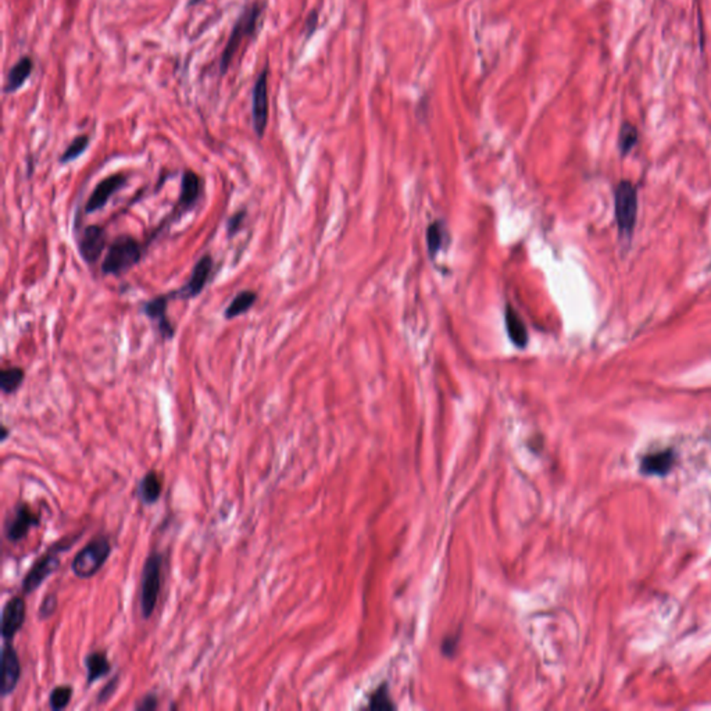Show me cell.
<instances>
[{
  "instance_id": "cell-30",
  "label": "cell",
  "mask_w": 711,
  "mask_h": 711,
  "mask_svg": "<svg viewBox=\"0 0 711 711\" xmlns=\"http://www.w3.org/2000/svg\"><path fill=\"white\" fill-rule=\"evenodd\" d=\"M158 707H159V697H158V695L153 693V692L146 693V695H145L143 697H140V699L135 703V706H134V708H135L136 711H153V710H156Z\"/></svg>"
},
{
  "instance_id": "cell-6",
  "label": "cell",
  "mask_w": 711,
  "mask_h": 711,
  "mask_svg": "<svg viewBox=\"0 0 711 711\" xmlns=\"http://www.w3.org/2000/svg\"><path fill=\"white\" fill-rule=\"evenodd\" d=\"M616 220L621 236L631 238L638 216V193L629 181H621L614 192Z\"/></svg>"
},
{
  "instance_id": "cell-11",
  "label": "cell",
  "mask_w": 711,
  "mask_h": 711,
  "mask_svg": "<svg viewBox=\"0 0 711 711\" xmlns=\"http://www.w3.org/2000/svg\"><path fill=\"white\" fill-rule=\"evenodd\" d=\"M106 247V231L100 225H89L78 240V251L88 264H95Z\"/></svg>"
},
{
  "instance_id": "cell-22",
  "label": "cell",
  "mask_w": 711,
  "mask_h": 711,
  "mask_svg": "<svg viewBox=\"0 0 711 711\" xmlns=\"http://www.w3.org/2000/svg\"><path fill=\"white\" fill-rule=\"evenodd\" d=\"M447 240V231L442 221H434L427 229V246L431 259H435Z\"/></svg>"
},
{
  "instance_id": "cell-4",
  "label": "cell",
  "mask_w": 711,
  "mask_h": 711,
  "mask_svg": "<svg viewBox=\"0 0 711 711\" xmlns=\"http://www.w3.org/2000/svg\"><path fill=\"white\" fill-rule=\"evenodd\" d=\"M81 535H75L71 540L64 539V542L55 543L46 553H43L38 560L32 564V567L25 574L21 588L24 595H31L39 589V586L52 575L60 567V553L70 549Z\"/></svg>"
},
{
  "instance_id": "cell-28",
  "label": "cell",
  "mask_w": 711,
  "mask_h": 711,
  "mask_svg": "<svg viewBox=\"0 0 711 711\" xmlns=\"http://www.w3.org/2000/svg\"><path fill=\"white\" fill-rule=\"evenodd\" d=\"M58 606H59V600H58V595L50 592L47 593L43 600L40 601L39 604V608H38V619L40 621H46L49 619H52L56 612H58Z\"/></svg>"
},
{
  "instance_id": "cell-23",
  "label": "cell",
  "mask_w": 711,
  "mask_h": 711,
  "mask_svg": "<svg viewBox=\"0 0 711 711\" xmlns=\"http://www.w3.org/2000/svg\"><path fill=\"white\" fill-rule=\"evenodd\" d=\"M25 378V373L20 367H9L0 371V388L5 395H12L20 389Z\"/></svg>"
},
{
  "instance_id": "cell-15",
  "label": "cell",
  "mask_w": 711,
  "mask_h": 711,
  "mask_svg": "<svg viewBox=\"0 0 711 711\" xmlns=\"http://www.w3.org/2000/svg\"><path fill=\"white\" fill-rule=\"evenodd\" d=\"M677 462L673 449H663L646 454L640 462V471L646 475H667Z\"/></svg>"
},
{
  "instance_id": "cell-1",
  "label": "cell",
  "mask_w": 711,
  "mask_h": 711,
  "mask_svg": "<svg viewBox=\"0 0 711 711\" xmlns=\"http://www.w3.org/2000/svg\"><path fill=\"white\" fill-rule=\"evenodd\" d=\"M110 538L103 534L93 536L73 558L71 570L77 578L89 579L106 564L112 554Z\"/></svg>"
},
{
  "instance_id": "cell-13",
  "label": "cell",
  "mask_w": 711,
  "mask_h": 711,
  "mask_svg": "<svg viewBox=\"0 0 711 711\" xmlns=\"http://www.w3.org/2000/svg\"><path fill=\"white\" fill-rule=\"evenodd\" d=\"M212 270H213V258L210 255H205L203 258H200L192 270L188 284L184 288H181L177 292V295H173L171 297L178 296L181 299H192V297H196L197 295H200V292L205 289V286L210 278Z\"/></svg>"
},
{
  "instance_id": "cell-27",
  "label": "cell",
  "mask_w": 711,
  "mask_h": 711,
  "mask_svg": "<svg viewBox=\"0 0 711 711\" xmlns=\"http://www.w3.org/2000/svg\"><path fill=\"white\" fill-rule=\"evenodd\" d=\"M88 146H89V136L88 135H79V136L74 138V140L67 146V149L64 150V153L62 155L60 163L66 164V163L74 162L75 159H78L84 153Z\"/></svg>"
},
{
  "instance_id": "cell-17",
  "label": "cell",
  "mask_w": 711,
  "mask_h": 711,
  "mask_svg": "<svg viewBox=\"0 0 711 711\" xmlns=\"http://www.w3.org/2000/svg\"><path fill=\"white\" fill-rule=\"evenodd\" d=\"M86 684L92 685L100 678H105L112 673V663L103 650H93L85 657Z\"/></svg>"
},
{
  "instance_id": "cell-31",
  "label": "cell",
  "mask_w": 711,
  "mask_h": 711,
  "mask_svg": "<svg viewBox=\"0 0 711 711\" xmlns=\"http://www.w3.org/2000/svg\"><path fill=\"white\" fill-rule=\"evenodd\" d=\"M245 214H246L245 210H239L238 213H235L234 216L229 217V220H228V223H227L228 236L235 235V234L242 228V224H243V220H245Z\"/></svg>"
},
{
  "instance_id": "cell-10",
  "label": "cell",
  "mask_w": 711,
  "mask_h": 711,
  "mask_svg": "<svg viewBox=\"0 0 711 711\" xmlns=\"http://www.w3.org/2000/svg\"><path fill=\"white\" fill-rule=\"evenodd\" d=\"M27 619V603L23 596L10 597L3 606L2 612V636L5 640L13 638L21 631Z\"/></svg>"
},
{
  "instance_id": "cell-7",
  "label": "cell",
  "mask_w": 711,
  "mask_h": 711,
  "mask_svg": "<svg viewBox=\"0 0 711 711\" xmlns=\"http://www.w3.org/2000/svg\"><path fill=\"white\" fill-rule=\"evenodd\" d=\"M40 519L32 512L29 504L20 501L10 510L5 523V536L12 543H18L27 538L29 531L39 527Z\"/></svg>"
},
{
  "instance_id": "cell-9",
  "label": "cell",
  "mask_w": 711,
  "mask_h": 711,
  "mask_svg": "<svg viewBox=\"0 0 711 711\" xmlns=\"http://www.w3.org/2000/svg\"><path fill=\"white\" fill-rule=\"evenodd\" d=\"M21 678V663L20 657L12 643L5 640L2 649V682H0V693L6 697L14 692Z\"/></svg>"
},
{
  "instance_id": "cell-25",
  "label": "cell",
  "mask_w": 711,
  "mask_h": 711,
  "mask_svg": "<svg viewBox=\"0 0 711 711\" xmlns=\"http://www.w3.org/2000/svg\"><path fill=\"white\" fill-rule=\"evenodd\" d=\"M367 708H370V710H395L396 708V706L392 701V697L389 695V689H388L386 684H381L375 690H373V693L369 699Z\"/></svg>"
},
{
  "instance_id": "cell-16",
  "label": "cell",
  "mask_w": 711,
  "mask_h": 711,
  "mask_svg": "<svg viewBox=\"0 0 711 711\" xmlns=\"http://www.w3.org/2000/svg\"><path fill=\"white\" fill-rule=\"evenodd\" d=\"M138 497L143 504H155L163 493V479L156 470L147 471L138 484Z\"/></svg>"
},
{
  "instance_id": "cell-18",
  "label": "cell",
  "mask_w": 711,
  "mask_h": 711,
  "mask_svg": "<svg viewBox=\"0 0 711 711\" xmlns=\"http://www.w3.org/2000/svg\"><path fill=\"white\" fill-rule=\"evenodd\" d=\"M200 197V178L193 171H185L181 181V193L177 209L186 212L192 209Z\"/></svg>"
},
{
  "instance_id": "cell-5",
  "label": "cell",
  "mask_w": 711,
  "mask_h": 711,
  "mask_svg": "<svg viewBox=\"0 0 711 711\" xmlns=\"http://www.w3.org/2000/svg\"><path fill=\"white\" fill-rule=\"evenodd\" d=\"M262 12H263V6L260 3H253L250 8H247L242 13L239 20L236 21V24L232 29V34L228 39V43L221 55V63H220L221 74L227 73V70L234 59V55L236 53V50L239 49V46L242 43V39L247 35L255 34L256 27L259 24V18L262 16Z\"/></svg>"
},
{
  "instance_id": "cell-19",
  "label": "cell",
  "mask_w": 711,
  "mask_h": 711,
  "mask_svg": "<svg viewBox=\"0 0 711 711\" xmlns=\"http://www.w3.org/2000/svg\"><path fill=\"white\" fill-rule=\"evenodd\" d=\"M504 321H506V329L507 335H509L510 340L520 349H524L528 345V331L519 316V313L512 308L507 306L504 313Z\"/></svg>"
},
{
  "instance_id": "cell-33",
  "label": "cell",
  "mask_w": 711,
  "mask_h": 711,
  "mask_svg": "<svg viewBox=\"0 0 711 711\" xmlns=\"http://www.w3.org/2000/svg\"><path fill=\"white\" fill-rule=\"evenodd\" d=\"M0 431H2V435H0V440H2V442H6V439H8L9 435H10L9 428H8L6 425H2V429H0Z\"/></svg>"
},
{
  "instance_id": "cell-26",
  "label": "cell",
  "mask_w": 711,
  "mask_h": 711,
  "mask_svg": "<svg viewBox=\"0 0 711 711\" xmlns=\"http://www.w3.org/2000/svg\"><path fill=\"white\" fill-rule=\"evenodd\" d=\"M638 139H639V134H638L636 127L629 123H624L621 125L620 135H619V147H620L623 156H627L629 153V151L634 149V146L638 143Z\"/></svg>"
},
{
  "instance_id": "cell-14",
  "label": "cell",
  "mask_w": 711,
  "mask_h": 711,
  "mask_svg": "<svg viewBox=\"0 0 711 711\" xmlns=\"http://www.w3.org/2000/svg\"><path fill=\"white\" fill-rule=\"evenodd\" d=\"M171 296L170 295H163V296H158L155 299H151L149 301H146L143 304V312L151 320L155 321L156 325H158V329H159V334L164 338V339H170L174 336L175 334V329L173 327V324L170 323L169 317H167V304H169V299Z\"/></svg>"
},
{
  "instance_id": "cell-3",
  "label": "cell",
  "mask_w": 711,
  "mask_h": 711,
  "mask_svg": "<svg viewBox=\"0 0 711 711\" xmlns=\"http://www.w3.org/2000/svg\"><path fill=\"white\" fill-rule=\"evenodd\" d=\"M140 259V243L134 236L121 235L110 245L108 255L101 263V271L106 275H121L135 267Z\"/></svg>"
},
{
  "instance_id": "cell-21",
  "label": "cell",
  "mask_w": 711,
  "mask_h": 711,
  "mask_svg": "<svg viewBox=\"0 0 711 711\" xmlns=\"http://www.w3.org/2000/svg\"><path fill=\"white\" fill-rule=\"evenodd\" d=\"M258 300V293L253 290H242L239 292L232 301L228 304V308L224 312V316L227 320H232L239 317L240 314L249 312L253 304Z\"/></svg>"
},
{
  "instance_id": "cell-24",
  "label": "cell",
  "mask_w": 711,
  "mask_h": 711,
  "mask_svg": "<svg viewBox=\"0 0 711 711\" xmlns=\"http://www.w3.org/2000/svg\"><path fill=\"white\" fill-rule=\"evenodd\" d=\"M74 695L71 685H59L52 689L49 695V707L53 711H62L68 707Z\"/></svg>"
},
{
  "instance_id": "cell-2",
  "label": "cell",
  "mask_w": 711,
  "mask_h": 711,
  "mask_svg": "<svg viewBox=\"0 0 711 711\" xmlns=\"http://www.w3.org/2000/svg\"><path fill=\"white\" fill-rule=\"evenodd\" d=\"M163 554L151 551L145 560L140 581V613L145 620L153 616L162 590Z\"/></svg>"
},
{
  "instance_id": "cell-12",
  "label": "cell",
  "mask_w": 711,
  "mask_h": 711,
  "mask_svg": "<svg viewBox=\"0 0 711 711\" xmlns=\"http://www.w3.org/2000/svg\"><path fill=\"white\" fill-rule=\"evenodd\" d=\"M125 184H127V177L124 174H114L105 179H101L93 189L90 197L88 199L85 212L95 213L100 209H103L108 205L110 197L114 193H117Z\"/></svg>"
},
{
  "instance_id": "cell-34",
  "label": "cell",
  "mask_w": 711,
  "mask_h": 711,
  "mask_svg": "<svg viewBox=\"0 0 711 711\" xmlns=\"http://www.w3.org/2000/svg\"><path fill=\"white\" fill-rule=\"evenodd\" d=\"M199 2H201V0H190V2H189V6H195V5H197Z\"/></svg>"
},
{
  "instance_id": "cell-20",
  "label": "cell",
  "mask_w": 711,
  "mask_h": 711,
  "mask_svg": "<svg viewBox=\"0 0 711 711\" xmlns=\"http://www.w3.org/2000/svg\"><path fill=\"white\" fill-rule=\"evenodd\" d=\"M32 68H34V64H32V60L29 58L20 59L12 67V70L9 73L8 84L5 86V92L6 93H13V92L18 90L25 84V81L29 78V75L32 73Z\"/></svg>"
},
{
  "instance_id": "cell-8",
  "label": "cell",
  "mask_w": 711,
  "mask_h": 711,
  "mask_svg": "<svg viewBox=\"0 0 711 711\" xmlns=\"http://www.w3.org/2000/svg\"><path fill=\"white\" fill-rule=\"evenodd\" d=\"M269 68H264L259 75L251 95V118L253 128L259 138H263L269 123V89H267Z\"/></svg>"
},
{
  "instance_id": "cell-29",
  "label": "cell",
  "mask_w": 711,
  "mask_h": 711,
  "mask_svg": "<svg viewBox=\"0 0 711 711\" xmlns=\"http://www.w3.org/2000/svg\"><path fill=\"white\" fill-rule=\"evenodd\" d=\"M118 685H120V675H114L103 688L100 689L97 697H96V703L97 704H105L108 703L117 692L118 689Z\"/></svg>"
},
{
  "instance_id": "cell-32",
  "label": "cell",
  "mask_w": 711,
  "mask_h": 711,
  "mask_svg": "<svg viewBox=\"0 0 711 711\" xmlns=\"http://www.w3.org/2000/svg\"><path fill=\"white\" fill-rule=\"evenodd\" d=\"M317 25H319V13L317 12H312L306 20V34H308V38H310L314 31L317 29Z\"/></svg>"
}]
</instances>
